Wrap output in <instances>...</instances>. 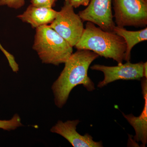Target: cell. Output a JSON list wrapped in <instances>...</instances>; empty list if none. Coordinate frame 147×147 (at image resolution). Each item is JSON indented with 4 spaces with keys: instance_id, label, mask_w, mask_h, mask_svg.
Returning <instances> with one entry per match:
<instances>
[{
    "instance_id": "30bf717a",
    "label": "cell",
    "mask_w": 147,
    "mask_h": 147,
    "mask_svg": "<svg viewBox=\"0 0 147 147\" xmlns=\"http://www.w3.org/2000/svg\"><path fill=\"white\" fill-rule=\"evenodd\" d=\"M57 11L52 8L37 7L31 4L26 10L17 16V18L24 22L31 25L32 28H36L41 26L51 24L57 16Z\"/></svg>"
},
{
    "instance_id": "7c38bea8",
    "label": "cell",
    "mask_w": 147,
    "mask_h": 147,
    "mask_svg": "<svg viewBox=\"0 0 147 147\" xmlns=\"http://www.w3.org/2000/svg\"><path fill=\"white\" fill-rule=\"evenodd\" d=\"M23 125L21 123V118L18 114H15L9 120H0V128L5 130H14Z\"/></svg>"
},
{
    "instance_id": "8992f818",
    "label": "cell",
    "mask_w": 147,
    "mask_h": 147,
    "mask_svg": "<svg viewBox=\"0 0 147 147\" xmlns=\"http://www.w3.org/2000/svg\"><path fill=\"white\" fill-rule=\"evenodd\" d=\"M144 64L143 62L132 63L127 61L125 64H118V65L115 66L95 64L90 68L104 74V79L97 85L98 88H102L117 80H141L144 77Z\"/></svg>"
},
{
    "instance_id": "9a60e30c",
    "label": "cell",
    "mask_w": 147,
    "mask_h": 147,
    "mask_svg": "<svg viewBox=\"0 0 147 147\" xmlns=\"http://www.w3.org/2000/svg\"><path fill=\"white\" fill-rule=\"evenodd\" d=\"M91 0H69V2L74 8H77L81 5L87 6Z\"/></svg>"
},
{
    "instance_id": "277c9868",
    "label": "cell",
    "mask_w": 147,
    "mask_h": 147,
    "mask_svg": "<svg viewBox=\"0 0 147 147\" xmlns=\"http://www.w3.org/2000/svg\"><path fill=\"white\" fill-rule=\"evenodd\" d=\"M74 8L69 0H65L63 6L49 26L72 47L81 39L85 28L83 21Z\"/></svg>"
},
{
    "instance_id": "52a82bcc",
    "label": "cell",
    "mask_w": 147,
    "mask_h": 147,
    "mask_svg": "<svg viewBox=\"0 0 147 147\" xmlns=\"http://www.w3.org/2000/svg\"><path fill=\"white\" fill-rule=\"evenodd\" d=\"M113 0H91L79 15L83 21L90 22L105 31L114 32L116 26L112 13Z\"/></svg>"
},
{
    "instance_id": "ba28073f",
    "label": "cell",
    "mask_w": 147,
    "mask_h": 147,
    "mask_svg": "<svg viewBox=\"0 0 147 147\" xmlns=\"http://www.w3.org/2000/svg\"><path fill=\"white\" fill-rule=\"evenodd\" d=\"M80 121L78 119L63 122L59 121L50 129L53 133L59 134L74 147H102V142H95L89 134L82 135L76 131V127Z\"/></svg>"
},
{
    "instance_id": "8fae6325",
    "label": "cell",
    "mask_w": 147,
    "mask_h": 147,
    "mask_svg": "<svg viewBox=\"0 0 147 147\" xmlns=\"http://www.w3.org/2000/svg\"><path fill=\"white\" fill-rule=\"evenodd\" d=\"M114 32L123 38L126 44V50L124 60L129 61L131 58V51L132 48L142 41L147 40V28L136 31L127 30L124 27L115 26Z\"/></svg>"
},
{
    "instance_id": "3957f363",
    "label": "cell",
    "mask_w": 147,
    "mask_h": 147,
    "mask_svg": "<svg viewBox=\"0 0 147 147\" xmlns=\"http://www.w3.org/2000/svg\"><path fill=\"white\" fill-rule=\"evenodd\" d=\"M71 45L48 25L37 28L33 49L42 63L59 65L73 53Z\"/></svg>"
},
{
    "instance_id": "2e32d148",
    "label": "cell",
    "mask_w": 147,
    "mask_h": 147,
    "mask_svg": "<svg viewBox=\"0 0 147 147\" xmlns=\"http://www.w3.org/2000/svg\"><path fill=\"white\" fill-rule=\"evenodd\" d=\"M147 63L146 62L144 64V77L147 78Z\"/></svg>"
},
{
    "instance_id": "7a4b0ae2",
    "label": "cell",
    "mask_w": 147,
    "mask_h": 147,
    "mask_svg": "<svg viewBox=\"0 0 147 147\" xmlns=\"http://www.w3.org/2000/svg\"><path fill=\"white\" fill-rule=\"evenodd\" d=\"M77 50L92 51L106 59L123 63L126 44L123 38L114 32L105 31L90 22H88L81 39L74 46Z\"/></svg>"
},
{
    "instance_id": "5b68a950",
    "label": "cell",
    "mask_w": 147,
    "mask_h": 147,
    "mask_svg": "<svg viewBox=\"0 0 147 147\" xmlns=\"http://www.w3.org/2000/svg\"><path fill=\"white\" fill-rule=\"evenodd\" d=\"M113 3L117 26L147 25V3L144 0H113Z\"/></svg>"
},
{
    "instance_id": "4fadbf2b",
    "label": "cell",
    "mask_w": 147,
    "mask_h": 147,
    "mask_svg": "<svg viewBox=\"0 0 147 147\" xmlns=\"http://www.w3.org/2000/svg\"><path fill=\"white\" fill-rule=\"evenodd\" d=\"M25 3V0H0V5H7L16 9L21 8Z\"/></svg>"
},
{
    "instance_id": "e0dca14e",
    "label": "cell",
    "mask_w": 147,
    "mask_h": 147,
    "mask_svg": "<svg viewBox=\"0 0 147 147\" xmlns=\"http://www.w3.org/2000/svg\"><path fill=\"white\" fill-rule=\"evenodd\" d=\"M147 3V0H144Z\"/></svg>"
},
{
    "instance_id": "9c48e42d",
    "label": "cell",
    "mask_w": 147,
    "mask_h": 147,
    "mask_svg": "<svg viewBox=\"0 0 147 147\" xmlns=\"http://www.w3.org/2000/svg\"><path fill=\"white\" fill-rule=\"evenodd\" d=\"M142 93L144 98V105L141 115L135 117L132 114L125 115L122 113L125 118L133 127L135 131L134 141L141 142L143 146L147 144V79H142Z\"/></svg>"
},
{
    "instance_id": "5bb4252c",
    "label": "cell",
    "mask_w": 147,
    "mask_h": 147,
    "mask_svg": "<svg viewBox=\"0 0 147 147\" xmlns=\"http://www.w3.org/2000/svg\"><path fill=\"white\" fill-rule=\"evenodd\" d=\"M58 0H31L32 5L35 6L52 8Z\"/></svg>"
},
{
    "instance_id": "6da1fadb",
    "label": "cell",
    "mask_w": 147,
    "mask_h": 147,
    "mask_svg": "<svg viewBox=\"0 0 147 147\" xmlns=\"http://www.w3.org/2000/svg\"><path fill=\"white\" fill-rule=\"evenodd\" d=\"M96 53L87 50H78L65 63V67L52 86L55 105L61 108L65 105L72 89L79 85L88 91L95 89L94 82L88 76L91 64L98 57Z\"/></svg>"
}]
</instances>
